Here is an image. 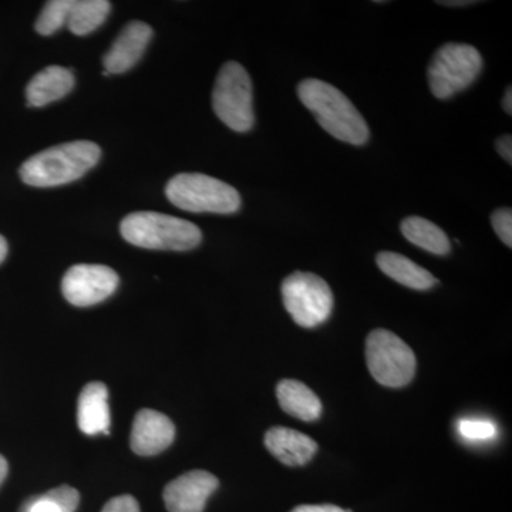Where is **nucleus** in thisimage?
<instances>
[{
	"label": "nucleus",
	"instance_id": "1",
	"mask_svg": "<svg viewBox=\"0 0 512 512\" xmlns=\"http://www.w3.org/2000/svg\"><path fill=\"white\" fill-rule=\"evenodd\" d=\"M299 100L323 130L343 143L363 146L370 137L362 114L339 89L318 79L303 80L298 87Z\"/></svg>",
	"mask_w": 512,
	"mask_h": 512
},
{
	"label": "nucleus",
	"instance_id": "2",
	"mask_svg": "<svg viewBox=\"0 0 512 512\" xmlns=\"http://www.w3.org/2000/svg\"><path fill=\"white\" fill-rule=\"evenodd\" d=\"M101 148L93 141H72L35 154L20 167V178L30 187L50 188L73 183L96 167Z\"/></svg>",
	"mask_w": 512,
	"mask_h": 512
},
{
	"label": "nucleus",
	"instance_id": "3",
	"mask_svg": "<svg viewBox=\"0 0 512 512\" xmlns=\"http://www.w3.org/2000/svg\"><path fill=\"white\" fill-rule=\"evenodd\" d=\"M128 244L158 251H190L201 244V229L192 222L154 211L133 212L121 221Z\"/></svg>",
	"mask_w": 512,
	"mask_h": 512
},
{
	"label": "nucleus",
	"instance_id": "4",
	"mask_svg": "<svg viewBox=\"0 0 512 512\" xmlns=\"http://www.w3.org/2000/svg\"><path fill=\"white\" fill-rule=\"evenodd\" d=\"M165 195L175 207L188 212L234 214L241 195L232 185L205 174H178L168 181Z\"/></svg>",
	"mask_w": 512,
	"mask_h": 512
},
{
	"label": "nucleus",
	"instance_id": "5",
	"mask_svg": "<svg viewBox=\"0 0 512 512\" xmlns=\"http://www.w3.org/2000/svg\"><path fill=\"white\" fill-rule=\"evenodd\" d=\"M480 52L466 43H447L434 53L427 79L431 93L440 100L451 99L476 82L483 70Z\"/></svg>",
	"mask_w": 512,
	"mask_h": 512
},
{
	"label": "nucleus",
	"instance_id": "6",
	"mask_svg": "<svg viewBox=\"0 0 512 512\" xmlns=\"http://www.w3.org/2000/svg\"><path fill=\"white\" fill-rule=\"evenodd\" d=\"M212 107L218 119L237 133L254 127V92L251 77L237 62L222 66L212 92Z\"/></svg>",
	"mask_w": 512,
	"mask_h": 512
},
{
	"label": "nucleus",
	"instance_id": "7",
	"mask_svg": "<svg viewBox=\"0 0 512 512\" xmlns=\"http://www.w3.org/2000/svg\"><path fill=\"white\" fill-rule=\"evenodd\" d=\"M366 362L370 375L386 387H403L416 373V356L399 336L386 329H376L367 336Z\"/></svg>",
	"mask_w": 512,
	"mask_h": 512
},
{
	"label": "nucleus",
	"instance_id": "8",
	"mask_svg": "<svg viewBox=\"0 0 512 512\" xmlns=\"http://www.w3.org/2000/svg\"><path fill=\"white\" fill-rule=\"evenodd\" d=\"M286 311L302 328L322 325L333 311V293L325 279L311 272H293L282 282Z\"/></svg>",
	"mask_w": 512,
	"mask_h": 512
},
{
	"label": "nucleus",
	"instance_id": "9",
	"mask_svg": "<svg viewBox=\"0 0 512 512\" xmlns=\"http://www.w3.org/2000/svg\"><path fill=\"white\" fill-rule=\"evenodd\" d=\"M119 275L106 265H74L63 276L64 298L74 306L86 308L106 301L119 286Z\"/></svg>",
	"mask_w": 512,
	"mask_h": 512
},
{
	"label": "nucleus",
	"instance_id": "10",
	"mask_svg": "<svg viewBox=\"0 0 512 512\" xmlns=\"http://www.w3.org/2000/svg\"><path fill=\"white\" fill-rule=\"evenodd\" d=\"M218 485V478L208 471H188L165 487V507L170 512H202Z\"/></svg>",
	"mask_w": 512,
	"mask_h": 512
},
{
	"label": "nucleus",
	"instance_id": "11",
	"mask_svg": "<svg viewBox=\"0 0 512 512\" xmlns=\"http://www.w3.org/2000/svg\"><path fill=\"white\" fill-rule=\"evenodd\" d=\"M151 37L153 29L147 23L138 20L128 23L103 57L104 76L126 73L133 69L146 52Z\"/></svg>",
	"mask_w": 512,
	"mask_h": 512
},
{
	"label": "nucleus",
	"instance_id": "12",
	"mask_svg": "<svg viewBox=\"0 0 512 512\" xmlns=\"http://www.w3.org/2000/svg\"><path fill=\"white\" fill-rule=\"evenodd\" d=\"M174 437L173 421L156 410L144 409L134 419L130 446L138 456H156L173 444Z\"/></svg>",
	"mask_w": 512,
	"mask_h": 512
},
{
	"label": "nucleus",
	"instance_id": "13",
	"mask_svg": "<svg viewBox=\"0 0 512 512\" xmlns=\"http://www.w3.org/2000/svg\"><path fill=\"white\" fill-rule=\"evenodd\" d=\"M265 446L272 456L291 467L305 466L318 451L315 440L288 427H272L266 431Z\"/></svg>",
	"mask_w": 512,
	"mask_h": 512
},
{
	"label": "nucleus",
	"instance_id": "14",
	"mask_svg": "<svg viewBox=\"0 0 512 512\" xmlns=\"http://www.w3.org/2000/svg\"><path fill=\"white\" fill-rule=\"evenodd\" d=\"M109 390L106 384L92 382L82 390L77 404V423L87 436L110 434Z\"/></svg>",
	"mask_w": 512,
	"mask_h": 512
},
{
	"label": "nucleus",
	"instance_id": "15",
	"mask_svg": "<svg viewBox=\"0 0 512 512\" xmlns=\"http://www.w3.org/2000/svg\"><path fill=\"white\" fill-rule=\"evenodd\" d=\"M74 74L62 66H49L36 74L26 87L29 107H45L72 92Z\"/></svg>",
	"mask_w": 512,
	"mask_h": 512
},
{
	"label": "nucleus",
	"instance_id": "16",
	"mask_svg": "<svg viewBox=\"0 0 512 512\" xmlns=\"http://www.w3.org/2000/svg\"><path fill=\"white\" fill-rule=\"evenodd\" d=\"M279 406L285 413L302 421L318 420L322 414L319 397L298 380L286 379L276 386Z\"/></svg>",
	"mask_w": 512,
	"mask_h": 512
},
{
	"label": "nucleus",
	"instance_id": "17",
	"mask_svg": "<svg viewBox=\"0 0 512 512\" xmlns=\"http://www.w3.org/2000/svg\"><path fill=\"white\" fill-rule=\"evenodd\" d=\"M376 261L383 274L407 288L427 291L437 284V279L427 269L421 268L407 256L396 252H380Z\"/></svg>",
	"mask_w": 512,
	"mask_h": 512
},
{
	"label": "nucleus",
	"instance_id": "18",
	"mask_svg": "<svg viewBox=\"0 0 512 512\" xmlns=\"http://www.w3.org/2000/svg\"><path fill=\"white\" fill-rule=\"evenodd\" d=\"M402 234L407 241L434 255H447L451 251L446 232L429 220L409 217L402 222Z\"/></svg>",
	"mask_w": 512,
	"mask_h": 512
},
{
	"label": "nucleus",
	"instance_id": "19",
	"mask_svg": "<svg viewBox=\"0 0 512 512\" xmlns=\"http://www.w3.org/2000/svg\"><path fill=\"white\" fill-rule=\"evenodd\" d=\"M111 3L107 0H80L70 10L67 28L76 36H86L99 29L109 16Z\"/></svg>",
	"mask_w": 512,
	"mask_h": 512
},
{
	"label": "nucleus",
	"instance_id": "20",
	"mask_svg": "<svg viewBox=\"0 0 512 512\" xmlns=\"http://www.w3.org/2000/svg\"><path fill=\"white\" fill-rule=\"evenodd\" d=\"M79 503V491L69 485H60L45 494L29 498L19 512H74Z\"/></svg>",
	"mask_w": 512,
	"mask_h": 512
},
{
	"label": "nucleus",
	"instance_id": "21",
	"mask_svg": "<svg viewBox=\"0 0 512 512\" xmlns=\"http://www.w3.org/2000/svg\"><path fill=\"white\" fill-rule=\"evenodd\" d=\"M73 3L74 0H52V2H47L36 20V32L42 36H50L63 28L64 25H67Z\"/></svg>",
	"mask_w": 512,
	"mask_h": 512
},
{
	"label": "nucleus",
	"instance_id": "22",
	"mask_svg": "<svg viewBox=\"0 0 512 512\" xmlns=\"http://www.w3.org/2000/svg\"><path fill=\"white\" fill-rule=\"evenodd\" d=\"M458 433L467 441H490L497 437V426L491 420L463 419L458 421Z\"/></svg>",
	"mask_w": 512,
	"mask_h": 512
},
{
	"label": "nucleus",
	"instance_id": "23",
	"mask_svg": "<svg viewBox=\"0 0 512 512\" xmlns=\"http://www.w3.org/2000/svg\"><path fill=\"white\" fill-rule=\"evenodd\" d=\"M491 225H493L495 234L507 245L512 247V212L510 208H501L491 215Z\"/></svg>",
	"mask_w": 512,
	"mask_h": 512
},
{
	"label": "nucleus",
	"instance_id": "24",
	"mask_svg": "<svg viewBox=\"0 0 512 512\" xmlns=\"http://www.w3.org/2000/svg\"><path fill=\"white\" fill-rule=\"evenodd\" d=\"M101 512H141L136 498L131 495H120V497L111 498L109 503L104 505Z\"/></svg>",
	"mask_w": 512,
	"mask_h": 512
},
{
	"label": "nucleus",
	"instance_id": "25",
	"mask_svg": "<svg viewBox=\"0 0 512 512\" xmlns=\"http://www.w3.org/2000/svg\"><path fill=\"white\" fill-rule=\"evenodd\" d=\"M495 147H497L498 153L500 156L507 161L508 164L512 163V137L510 134L507 136H503L498 138L497 143H495Z\"/></svg>",
	"mask_w": 512,
	"mask_h": 512
},
{
	"label": "nucleus",
	"instance_id": "26",
	"mask_svg": "<svg viewBox=\"0 0 512 512\" xmlns=\"http://www.w3.org/2000/svg\"><path fill=\"white\" fill-rule=\"evenodd\" d=\"M291 512H346L343 508L336 507V505L323 504V505H299Z\"/></svg>",
	"mask_w": 512,
	"mask_h": 512
},
{
	"label": "nucleus",
	"instance_id": "27",
	"mask_svg": "<svg viewBox=\"0 0 512 512\" xmlns=\"http://www.w3.org/2000/svg\"><path fill=\"white\" fill-rule=\"evenodd\" d=\"M512 90L511 87H508L507 92H505V96L503 99V109L505 113L512 114Z\"/></svg>",
	"mask_w": 512,
	"mask_h": 512
},
{
	"label": "nucleus",
	"instance_id": "28",
	"mask_svg": "<svg viewBox=\"0 0 512 512\" xmlns=\"http://www.w3.org/2000/svg\"><path fill=\"white\" fill-rule=\"evenodd\" d=\"M8 470V461L5 460V457L0 456V485H2L6 476H8Z\"/></svg>",
	"mask_w": 512,
	"mask_h": 512
},
{
	"label": "nucleus",
	"instance_id": "29",
	"mask_svg": "<svg viewBox=\"0 0 512 512\" xmlns=\"http://www.w3.org/2000/svg\"><path fill=\"white\" fill-rule=\"evenodd\" d=\"M6 255H8V242L0 235V264L5 261Z\"/></svg>",
	"mask_w": 512,
	"mask_h": 512
},
{
	"label": "nucleus",
	"instance_id": "30",
	"mask_svg": "<svg viewBox=\"0 0 512 512\" xmlns=\"http://www.w3.org/2000/svg\"><path fill=\"white\" fill-rule=\"evenodd\" d=\"M440 5H444V6H466V5H471V3H476V2H471V0H467V2H464V0H461V2H439Z\"/></svg>",
	"mask_w": 512,
	"mask_h": 512
}]
</instances>
